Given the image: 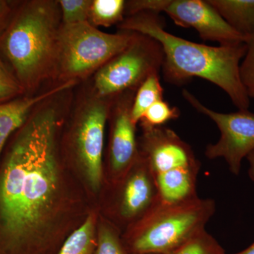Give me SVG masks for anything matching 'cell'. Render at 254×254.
Masks as SVG:
<instances>
[{"mask_svg":"<svg viewBox=\"0 0 254 254\" xmlns=\"http://www.w3.org/2000/svg\"><path fill=\"white\" fill-rule=\"evenodd\" d=\"M54 97L37 107L1 155L0 254H57L97 208L62 156L66 117Z\"/></svg>","mask_w":254,"mask_h":254,"instance_id":"1","label":"cell"},{"mask_svg":"<svg viewBox=\"0 0 254 254\" xmlns=\"http://www.w3.org/2000/svg\"><path fill=\"white\" fill-rule=\"evenodd\" d=\"M118 28L159 42L164 53L165 81L181 86L193 78H203L223 90L239 110H249L250 98L240 76L247 43L213 47L189 41L165 31L161 16L151 12L127 16Z\"/></svg>","mask_w":254,"mask_h":254,"instance_id":"2","label":"cell"},{"mask_svg":"<svg viewBox=\"0 0 254 254\" xmlns=\"http://www.w3.org/2000/svg\"><path fill=\"white\" fill-rule=\"evenodd\" d=\"M62 25L58 1L29 0L15 5L0 39V55L26 95L55 78Z\"/></svg>","mask_w":254,"mask_h":254,"instance_id":"3","label":"cell"},{"mask_svg":"<svg viewBox=\"0 0 254 254\" xmlns=\"http://www.w3.org/2000/svg\"><path fill=\"white\" fill-rule=\"evenodd\" d=\"M114 98L93 93L85 97L65 119L60 133L64 161L96 207L104 180L105 128Z\"/></svg>","mask_w":254,"mask_h":254,"instance_id":"4","label":"cell"},{"mask_svg":"<svg viewBox=\"0 0 254 254\" xmlns=\"http://www.w3.org/2000/svg\"><path fill=\"white\" fill-rule=\"evenodd\" d=\"M216 203L211 198L168 203L160 200L123 232L130 254H170L205 230Z\"/></svg>","mask_w":254,"mask_h":254,"instance_id":"5","label":"cell"},{"mask_svg":"<svg viewBox=\"0 0 254 254\" xmlns=\"http://www.w3.org/2000/svg\"><path fill=\"white\" fill-rule=\"evenodd\" d=\"M138 143L162 201L177 203L198 197L199 160L176 132L164 126L142 128Z\"/></svg>","mask_w":254,"mask_h":254,"instance_id":"6","label":"cell"},{"mask_svg":"<svg viewBox=\"0 0 254 254\" xmlns=\"http://www.w3.org/2000/svg\"><path fill=\"white\" fill-rule=\"evenodd\" d=\"M134 35V32L127 31L105 33L88 21L63 23L55 78L63 83L86 77L126 49Z\"/></svg>","mask_w":254,"mask_h":254,"instance_id":"7","label":"cell"},{"mask_svg":"<svg viewBox=\"0 0 254 254\" xmlns=\"http://www.w3.org/2000/svg\"><path fill=\"white\" fill-rule=\"evenodd\" d=\"M160 200L149 166L140 153L123 176L103 183L97 208L100 215L123 233Z\"/></svg>","mask_w":254,"mask_h":254,"instance_id":"8","label":"cell"},{"mask_svg":"<svg viewBox=\"0 0 254 254\" xmlns=\"http://www.w3.org/2000/svg\"><path fill=\"white\" fill-rule=\"evenodd\" d=\"M163 60L158 41L135 33L126 49L96 71L93 93L99 98H114L125 92L136 91L148 76L160 72Z\"/></svg>","mask_w":254,"mask_h":254,"instance_id":"9","label":"cell"},{"mask_svg":"<svg viewBox=\"0 0 254 254\" xmlns=\"http://www.w3.org/2000/svg\"><path fill=\"white\" fill-rule=\"evenodd\" d=\"M141 12H164L177 26L193 28L204 41L220 46L247 43V39L233 29L208 0H133L126 1L127 16Z\"/></svg>","mask_w":254,"mask_h":254,"instance_id":"10","label":"cell"},{"mask_svg":"<svg viewBox=\"0 0 254 254\" xmlns=\"http://www.w3.org/2000/svg\"><path fill=\"white\" fill-rule=\"evenodd\" d=\"M182 95L195 110L213 120L220 131L218 142L207 145L206 158H223L230 172L235 175H240L242 160L254 150V113L249 110L218 113L202 104L187 90H183Z\"/></svg>","mask_w":254,"mask_h":254,"instance_id":"11","label":"cell"},{"mask_svg":"<svg viewBox=\"0 0 254 254\" xmlns=\"http://www.w3.org/2000/svg\"><path fill=\"white\" fill-rule=\"evenodd\" d=\"M136 91H128L114 98L109 115V136L105 150L104 180H118L139 157L136 125L131 119V107Z\"/></svg>","mask_w":254,"mask_h":254,"instance_id":"12","label":"cell"},{"mask_svg":"<svg viewBox=\"0 0 254 254\" xmlns=\"http://www.w3.org/2000/svg\"><path fill=\"white\" fill-rule=\"evenodd\" d=\"M77 81H68L37 95H23L0 103V160L6 143L15 132L26 123L37 107L55 95L66 92Z\"/></svg>","mask_w":254,"mask_h":254,"instance_id":"13","label":"cell"},{"mask_svg":"<svg viewBox=\"0 0 254 254\" xmlns=\"http://www.w3.org/2000/svg\"><path fill=\"white\" fill-rule=\"evenodd\" d=\"M233 29L249 38L254 34V0H208Z\"/></svg>","mask_w":254,"mask_h":254,"instance_id":"14","label":"cell"},{"mask_svg":"<svg viewBox=\"0 0 254 254\" xmlns=\"http://www.w3.org/2000/svg\"><path fill=\"white\" fill-rule=\"evenodd\" d=\"M98 217V209H93L86 221L65 240L57 254H94Z\"/></svg>","mask_w":254,"mask_h":254,"instance_id":"15","label":"cell"},{"mask_svg":"<svg viewBox=\"0 0 254 254\" xmlns=\"http://www.w3.org/2000/svg\"><path fill=\"white\" fill-rule=\"evenodd\" d=\"M164 89L159 73L148 76L137 88L131 107V119L135 125L139 123L147 110L159 100H163Z\"/></svg>","mask_w":254,"mask_h":254,"instance_id":"16","label":"cell"},{"mask_svg":"<svg viewBox=\"0 0 254 254\" xmlns=\"http://www.w3.org/2000/svg\"><path fill=\"white\" fill-rule=\"evenodd\" d=\"M126 1L93 0L90 9L88 22L95 27H110L125 20Z\"/></svg>","mask_w":254,"mask_h":254,"instance_id":"17","label":"cell"},{"mask_svg":"<svg viewBox=\"0 0 254 254\" xmlns=\"http://www.w3.org/2000/svg\"><path fill=\"white\" fill-rule=\"evenodd\" d=\"M122 235L123 233L115 225L99 214L94 254H130Z\"/></svg>","mask_w":254,"mask_h":254,"instance_id":"18","label":"cell"},{"mask_svg":"<svg viewBox=\"0 0 254 254\" xmlns=\"http://www.w3.org/2000/svg\"><path fill=\"white\" fill-rule=\"evenodd\" d=\"M168 254H227L215 237L204 230Z\"/></svg>","mask_w":254,"mask_h":254,"instance_id":"19","label":"cell"},{"mask_svg":"<svg viewBox=\"0 0 254 254\" xmlns=\"http://www.w3.org/2000/svg\"><path fill=\"white\" fill-rule=\"evenodd\" d=\"M180 116L177 107L171 106L165 100H159L150 106L139 121L141 128L163 127L168 122Z\"/></svg>","mask_w":254,"mask_h":254,"instance_id":"20","label":"cell"},{"mask_svg":"<svg viewBox=\"0 0 254 254\" xmlns=\"http://www.w3.org/2000/svg\"><path fill=\"white\" fill-rule=\"evenodd\" d=\"M63 24L88 22L91 0H60Z\"/></svg>","mask_w":254,"mask_h":254,"instance_id":"21","label":"cell"},{"mask_svg":"<svg viewBox=\"0 0 254 254\" xmlns=\"http://www.w3.org/2000/svg\"><path fill=\"white\" fill-rule=\"evenodd\" d=\"M26 95L24 89L0 55V103Z\"/></svg>","mask_w":254,"mask_h":254,"instance_id":"22","label":"cell"},{"mask_svg":"<svg viewBox=\"0 0 254 254\" xmlns=\"http://www.w3.org/2000/svg\"><path fill=\"white\" fill-rule=\"evenodd\" d=\"M247 44V53L240 64V76L247 95L254 98V34Z\"/></svg>","mask_w":254,"mask_h":254,"instance_id":"23","label":"cell"},{"mask_svg":"<svg viewBox=\"0 0 254 254\" xmlns=\"http://www.w3.org/2000/svg\"><path fill=\"white\" fill-rule=\"evenodd\" d=\"M15 4L13 1L0 0V39L9 25Z\"/></svg>","mask_w":254,"mask_h":254,"instance_id":"24","label":"cell"},{"mask_svg":"<svg viewBox=\"0 0 254 254\" xmlns=\"http://www.w3.org/2000/svg\"><path fill=\"white\" fill-rule=\"evenodd\" d=\"M248 160L249 167L248 175L252 182H254V150L247 157Z\"/></svg>","mask_w":254,"mask_h":254,"instance_id":"25","label":"cell"},{"mask_svg":"<svg viewBox=\"0 0 254 254\" xmlns=\"http://www.w3.org/2000/svg\"><path fill=\"white\" fill-rule=\"evenodd\" d=\"M234 254H254V243L247 247L245 250Z\"/></svg>","mask_w":254,"mask_h":254,"instance_id":"26","label":"cell"},{"mask_svg":"<svg viewBox=\"0 0 254 254\" xmlns=\"http://www.w3.org/2000/svg\"></svg>","mask_w":254,"mask_h":254,"instance_id":"27","label":"cell"}]
</instances>
